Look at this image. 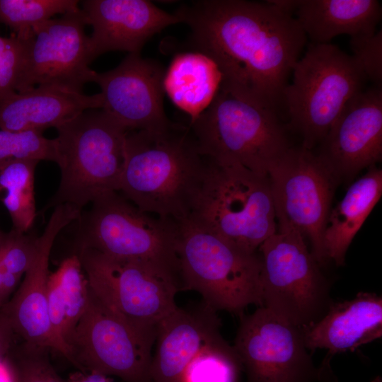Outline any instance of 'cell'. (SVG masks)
Here are the masks:
<instances>
[{
  "label": "cell",
  "mask_w": 382,
  "mask_h": 382,
  "mask_svg": "<svg viewBox=\"0 0 382 382\" xmlns=\"http://www.w3.org/2000/svg\"><path fill=\"white\" fill-rule=\"evenodd\" d=\"M175 14L190 28L188 45L212 59L220 89L280 113L283 93L307 37L295 17L267 1L201 0Z\"/></svg>",
  "instance_id": "1"
},
{
  "label": "cell",
  "mask_w": 382,
  "mask_h": 382,
  "mask_svg": "<svg viewBox=\"0 0 382 382\" xmlns=\"http://www.w3.org/2000/svg\"><path fill=\"white\" fill-rule=\"evenodd\" d=\"M209 159L189 126L128 131L119 192L143 212L181 221L200 192Z\"/></svg>",
  "instance_id": "2"
},
{
  "label": "cell",
  "mask_w": 382,
  "mask_h": 382,
  "mask_svg": "<svg viewBox=\"0 0 382 382\" xmlns=\"http://www.w3.org/2000/svg\"><path fill=\"white\" fill-rule=\"evenodd\" d=\"M59 187L45 206H84L119 192L128 131L102 109L87 110L56 128Z\"/></svg>",
  "instance_id": "3"
},
{
  "label": "cell",
  "mask_w": 382,
  "mask_h": 382,
  "mask_svg": "<svg viewBox=\"0 0 382 382\" xmlns=\"http://www.w3.org/2000/svg\"><path fill=\"white\" fill-rule=\"evenodd\" d=\"M279 112L221 89L189 125L200 152L220 164H238L267 175L290 144Z\"/></svg>",
  "instance_id": "4"
},
{
  "label": "cell",
  "mask_w": 382,
  "mask_h": 382,
  "mask_svg": "<svg viewBox=\"0 0 382 382\" xmlns=\"http://www.w3.org/2000/svg\"><path fill=\"white\" fill-rule=\"evenodd\" d=\"M185 220L245 250L256 252L277 230L268 176L241 165L209 159L200 192Z\"/></svg>",
  "instance_id": "5"
},
{
  "label": "cell",
  "mask_w": 382,
  "mask_h": 382,
  "mask_svg": "<svg viewBox=\"0 0 382 382\" xmlns=\"http://www.w3.org/2000/svg\"><path fill=\"white\" fill-rule=\"evenodd\" d=\"M177 255L180 289L197 291L214 310L241 313L251 304L262 306V262L245 250L194 225L178 221Z\"/></svg>",
  "instance_id": "6"
},
{
  "label": "cell",
  "mask_w": 382,
  "mask_h": 382,
  "mask_svg": "<svg viewBox=\"0 0 382 382\" xmlns=\"http://www.w3.org/2000/svg\"><path fill=\"white\" fill-rule=\"evenodd\" d=\"M286 86L282 110L288 127L312 150L325 137L348 101L364 89V76L353 60L331 43L308 45Z\"/></svg>",
  "instance_id": "7"
},
{
  "label": "cell",
  "mask_w": 382,
  "mask_h": 382,
  "mask_svg": "<svg viewBox=\"0 0 382 382\" xmlns=\"http://www.w3.org/2000/svg\"><path fill=\"white\" fill-rule=\"evenodd\" d=\"M118 192L91 203L78 221L76 250L89 248L121 259L151 262L175 276L178 221L139 209Z\"/></svg>",
  "instance_id": "8"
},
{
  "label": "cell",
  "mask_w": 382,
  "mask_h": 382,
  "mask_svg": "<svg viewBox=\"0 0 382 382\" xmlns=\"http://www.w3.org/2000/svg\"><path fill=\"white\" fill-rule=\"evenodd\" d=\"M74 254L96 294L137 331L156 339L160 322L178 306V279L141 260L112 257L89 248Z\"/></svg>",
  "instance_id": "9"
},
{
  "label": "cell",
  "mask_w": 382,
  "mask_h": 382,
  "mask_svg": "<svg viewBox=\"0 0 382 382\" xmlns=\"http://www.w3.org/2000/svg\"><path fill=\"white\" fill-rule=\"evenodd\" d=\"M258 249L262 306L301 328L318 321L331 306L329 286L302 234L279 226Z\"/></svg>",
  "instance_id": "10"
},
{
  "label": "cell",
  "mask_w": 382,
  "mask_h": 382,
  "mask_svg": "<svg viewBox=\"0 0 382 382\" xmlns=\"http://www.w3.org/2000/svg\"><path fill=\"white\" fill-rule=\"evenodd\" d=\"M154 342V337L137 331L89 286L86 309L65 341L66 359L83 372L115 376L125 382H152Z\"/></svg>",
  "instance_id": "11"
},
{
  "label": "cell",
  "mask_w": 382,
  "mask_h": 382,
  "mask_svg": "<svg viewBox=\"0 0 382 382\" xmlns=\"http://www.w3.org/2000/svg\"><path fill=\"white\" fill-rule=\"evenodd\" d=\"M278 225L307 238L320 266L328 259L323 234L338 180L318 155L303 146L289 149L267 174Z\"/></svg>",
  "instance_id": "12"
},
{
  "label": "cell",
  "mask_w": 382,
  "mask_h": 382,
  "mask_svg": "<svg viewBox=\"0 0 382 382\" xmlns=\"http://www.w3.org/2000/svg\"><path fill=\"white\" fill-rule=\"evenodd\" d=\"M87 25L80 8L51 18L35 27L27 40L21 76L16 92L38 86H51L82 92L93 82L96 72L89 67L93 60Z\"/></svg>",
  "instance_id": "13"
},
{
  "label": "cell",
  "mask_w": 382,
  "mask_h": 382,
  "mask_svg": "<svg viewBox=\"0 0 382 382\" xmlns=\"http://www.w3.org/2000/svg\"><path fill=\"white\" fill-rule=\"evenodd\" d=\"M233 347L247 382H313L317 378L302 329L264 306L242 316Z\"/></svg>",
  "instance_id": "14"
},
{
  "label": "cell",
  "mask_w": 382,
  "mask_h": 382,
  "mask_svg": "<svg viewBox=\"0 0 382 382\" xmlns=\"http://www.w3.org/2000/svg\"><path fill=\"white\" fill-rule=\"evenodd\" d=\"M81 212L68 204L54 207L42 234L37 238L30 267L19 288L0 311L21 341L54 350L65 358L66 349L57 337L48 314L49 260L57 236L65 226L75 221Z\"/></svg>",
  "instance_id": "15"
},
{
  "label": "cell",
  "mask_w": 382,
  "mask_h": 382,
  "mask_svg": "<svg viewBox=\"0 0 382 382\" xmlns=\"http://www.w3.org/2000/svg\"><path fill=\"white\" fill-rule=\"evenodd\" d=\"M165 71L157 62L129 53L110 71L97 73L102 110L127 131H158L172 123L163 109Z\"/></svg>",
  "instance_id": "16"
},
{
  "label": "cell",
  "mask_w": 382,
  "mask_h": 382,
  "mask_svg": "<svg viewBox=\"0 0 382 382\" xmlns=\"http://www.w3.org/2000/svg\"><path fill=\"white\" fill-rule=\"evenodd\" d=\"M318 156L340 182L382 158V88L373 86L351 98L320 141Z\"/></svg>",
  "instance_id": "17"
},
{
  "label": "cell",
  "mask_w": 382,
  "mask_h": 382,
  "mask_svg": "<svg viewBox=\"0 0 382 382\" xmlns=\"http://www.w3.org/2000/svg\"><path fill=\"white\" fill-rule=\"evenodd\" d=\"M87 25L92 26L89 45L93 59L110 51L140 53L153 35L180 23L146 0H85L81 1Z\"/></svg>",
  "instance_id": "18"
},
{
  "label": "cell",
  "mask_w": 382,
  "mask_h": 382,
  "mask_svg": "<svg viewBox=\"0 0 382 382\" xmlns=\"http://www.w3.org/2000/svg\"><path fill=\"white\" fill-rule=\"evenodd\" d=\"M216 311L203 304L197 308H177L158 324L156 349L151 359L152 382H183L194 357L220 339Z\"/></svg>",
  "instance_id": "19"
},
{
  "label": "cell",
  "mask_w": 382,
  "mask_h": 382,
  "mask_svg": "<svg viewBox=\"0 0 382 382\" xmlns=\"http://www.w3.org/2000/svg\"><path fill=\"white\" fill-rule=\"evenodd\" d=\"M99 93L86 95L51 86L13 92L0 99V129L43 132L90 109H101Z\"/></svg>",
  "instance_id": "20"
},
{
  "label": "cell",
  "mask_w": 382,
  "mask_h": 382,
  "mask_svg": "<svg viewBox=\"0 0 382 382\" xmlns=\"http://www.w3.org/2000/svg\"><path fill=\"white\" fill-rule=\"evenodd\" d=\"M301 329L308 349L353 351L381 337V296L359 292L351 300L331 305L318 321Z\"/></svg>",
  "instance_id": "21"
},
{
  "label": "cell",
  "mask_w": 382,
  "mask_h": 382,
  "mask_svg": "<svg viewBox=\"0 0 382 382\" xmlns=\"http://www.w3.org/2000/svg\"><path fill=\"white\" fill-rule=\"evenodd\" d=\"M298 23L313 44H327L339 35L376 31L381 6L376 0H301Z\"/></svg>",
  "instance_id": "22"
},
{
  "label": "cell",
  "mask_w": 382,
  "mask_h": 382,
  "mask_svg": "<svg viewBox=\"0 0 382 382\" xmlns=\"http://www.w3.org/2000/svg\"><path fill=\"white\" fill-rule=\"evenodd\" d=\"M381 195L382 170L373 166L349 187L342 200L331 208L323 244L328 259L333 260L337 266L345 264L349 245Z\"/></svg>",
  "instance_id": "23"
},
{
  "label": "cell",
  "mask_w": 382,
  "mask_h": 382,
  "mask_svg": "<svg viewBox=\"0 0 382 382\" xmlns=\"http://www.w3.org/2000/svg\"><path fill=\"white\" fill-rule=\"evenodd\" d=\"M221 81V73L212 59L197 52H181L165 72L163 89L192 122L212 103Z\"/></svg>",
  "instance_id": "24"
},
{
  "label": "cell",
  "mask_w": 382,
  "mask_h": 382,
  "mask_svg": "<svg viewBox=\"0 0 382 382\" xmlns=\"http://www.w3.org/2000/svg\"><path fill=\"white\" fill-rule=\"evenodd\" d=\"M88 289V279L76 254L63 260L58 268L49 274V318L57 337L66 349V357L65 341L86 309Z\"/></svg>",
  "instance_id": "25"
},
{
  "label": "cell",
  "mask_w": 382,
  "mask_h": 382,
  "mask_svg": "<svg viewBox=\"0 0 382 382\" xmlns=\"http://www.w3.org/2000/svg\"><path fill=\"white\" fill-rule=\"evenodd\" d=\"M39 161L18 159L0 166V195L11 216L13 228L27 233L37 216L34 180Z\"/></svg>",
  "instance_id": "26"
},
{
  "label": "cell",
  "mask_w": 382,
  "mask_h": 382,
  "mask_svg": "<svg viewBox=\"0 0 382 382\" xmlns=\"http://www.w3.org/2000/svg\"><path fill=\"white\" fill-rule=\"evenodd\" d=\"M76 0H0V22L11 28L14 35L29 39L37 25L56 14L79 10Z\"/></svg>",
  "instance_id": "27"
},
{
  "label": "cell",
  "mask_w": 382,
  "mask_h": 382,
  "mask_svg": "<svg viewBox=\"0 0 382 382\" xmlns=\"http://www.w3.org/2000/svg\"><path fill=\"white\" fill-rule=\"evenodd\" d=\"M242 370L233 347L221 338L204 347L194 357L183 382H240Z\"/></svg>",
  "instance_id": "28"
},
{
  "label": "cell",
  "mask_w": 382,
  "mask_h": 382,
  "mask_svg": "<svg viewBox=\"0 0 382 382\" xmlns=\"http://www.w3.org/2000/svg\"><path fill=\"white\" fill-rule=\"evenodd\" d=\"M38 236L12 228L0 238V267L8 299L35 257Z\"/></svg>",
  "instance_id": "29"
},
{
  "label": "cell",
  "mask_w": 382,
  "mask_h": 382,
  "mask_svg": "<svg viewBox=\"0 0 382 382\" xmlns=\"http://www.w3.org/2000/svg\"><path fill=\"white\" fill-rule=\"evenodd\" d=\"M50 349L14 343L5 359L16 382H66L57 373L49 359Z\"/></svg>",
  "instance_id": "30"
},
{
  "label": "cell",
  "mask_w": 382,
  "mask_h": 382,
  "mask_svg": "<svg viewBox=\"0 0 382 382\" xmlns=\"http://www.w3.org/2000/svg\"><path fill=\"white\" fill-rule=\"evenodd\" d=\"M18 159L45 160L57 163L54 139H47L39 132L0 129V166Z\"/></svg>",
  "instance_id": "31"
},
{
  "label": "cell",
  "mask_w": 382,
  "mask_h": 382,
  "mask_svg": "<svg viewBox=\"0 0 382 382\" xmlns=\"http://www.w3.org/2000/svg\"><path fill=\"white\" fill-rule=\"evenodd\" d=\"M352 57L366 80L382 84V32L374 31L350 37Z\"/></svg>",
  "instance_id": "32"
},
{
  "label": "cell",
  "mask_w": 382,
  "mask_h": 382,
  "mask_svg": "<svg viewBox=\"0 0 382 382\" xmlns=\"http://www.w3.org/2000/svg\"><path fill=\"white\" fill-rule=\"evenodd\" d=\"M26 48L27 40L0 36V99L16 92Z\"/></svg>",
  "instance_id": "33"
},
{
  "label": "cell",
  "mask_w": 382,
  "mask_h": 382,
  "mask_svg": "<svg viewBox=\"0 0 382 382\" xmlns=\"http://www.w3.org/2000/svg\"><path fill=\"white\" fill-rule=\"evenodd\" d=\"M16 337L7 318L0 313V360L6 357Z\"/></svg>",
  "instance_id": "34"
},
{
  "label": "cell",
  "mask_w": 382,
  "mask_h": 382,
  "mask_svg": "<svg viewBox=\"0 0 382 382\" xmlns=\"http://www.w3.org/2000/svg\"><path fill=\"white\" fill-rule=\"evenodd\" d=\"M66 382H113L108 376L76 371L69 374Z\"/></svg>",
  "instance_id": "35"
},
{
  "label": "cell",
  "mask_w": 382,
  "mask_h": 382,
  "mask_svg": "<svg viewBox=\"0 0 382 382\" xmlns=\"http://www.w3.org/2000/svg\"><path fill=\"white\" fill-rule=\"evenodd\" d=\"M267 1L281 11L290 15L296 12L301 3V0H270Z\"/></svg>",
  "instance_id": "36"
},
{
  "label": "cell",
  "mask_w": 382,
  "mask_h": 382,
  "mask_svg": "<svg viewBox=\"0 0 382 382\" xmlns=\"http://www.w3.org/2000/svg\"><path fill=\"white\" fill-rule=\"evenodd\" d=\"M0 382H16L13 371L5 358L0 360Z\"/></svg>",
  "instance_id": "37"
},
{
  "label": "cell",
  "mask_w": 382,
  "mask_h": 382,
  "mask_svg": "<svg viewBox=\"0 0 382 382\" xmlns=\"http://www.w3.org/2000/svg\"><path fill=\"white\" fill-rule=\"evenodd\" d=\"M8 301V298L6 296L4 286V279L2 272L0 267V311L4 305Z\"/></svg>",
  "instance_id": "38"
},
{
  "label": "cell",
  "mask_w": 382,
  "mask_h": 382,
  "mask_svg": "<svg viewBox=\"0 0 382 382\" xmlns=\"http://www.w3.org/2000/svg\"><path fill=\"white\" fill-rule=\"evenodd\" d=\"M2 233H3V231H1V230L0 229V238H1V235H2Z\"/></svg>",
  "instance_id": "39"
}]
</instances>
